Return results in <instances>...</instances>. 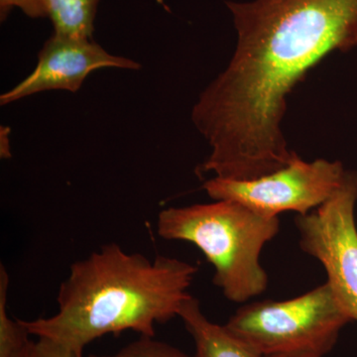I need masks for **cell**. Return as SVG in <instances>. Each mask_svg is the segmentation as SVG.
I'll return each instance as SVG.
<instances>
[{
    "mask_svg": "<svg viewBox=\"0 0 357 357\" xmlns=\"http://www.w3.org/2000/svg\"><path fill=\"white\" fill-rule=\"evenodd\" d=\"M227 6L236 51L192 112L211 149L198 173L255 180L287 166L297 154L282 130L288 96L326 56L357 47V0H250Z\"/></svg>",
    "mask_w": 357,
    "mask_h": 357,
    "instance_id": "6da1fadb",
    "label": "cell"
},
{
    "mask_svg": "<svg viewBox=\"0 0 357 357\" xmlns=\"http://www.w3.org/2000/svg\"><path fill=\"white\" fill-rule=\"evenodd\" d=\"M197 272L177 258L149 259L107 244L73 263L54 316L20 321L30 335L63 345L73 357H84L86 345L109 333L154 337L157 324L178 317Z\"/></svg>",
    "mask_w": 357,
    "mask_h": 357,
    "instance_id": "7a4b0ae2",
    "label": "cell"
},
{
    "mask_svg": "<svg viewBox=\"0 0 357 357\" xmlns=\"http://www.w3.org/2000/svg\"><path fill=\"white\" fill-rule=\"evenodd\" d=\"M279 218H268L232 201L172 206L159 213L157 231L167 241L197 246L215 267L213 283L232 303L266 291L262 249L278 234Z\"/></svg>",
    "mask_w": 357,
    "mask_h": 357,
    "instance_id": "3957f363",
    "label": "cell"
},
{
    "mask_svg": "<svg viewBox=\"0 0 357 357\" xmlns=\"http://www.w3.org/2000/svg\"><path fill=\"white\" fill-rule=\"evenodd\" d=\"M351 321L326 282L293 299L244 305L225 326L261 356L324 357Z\"/></svg>",
    "mask_w": 357,
    "mask_h": 357,
    "instance_id": "277c9868",
    "label": "cell"
},
{
    "mask_svg": "<svg viewBox=\"0 0 357 357\" xmlns=\"http://www.w3.org/2000/svg\"><path fill=\"white\" fill-rule=\"evenodd\" d=\"M345 173L340 161L305 162L296 154L287 166L269 175L249 181L213 177L203 188L215 201L236 202L264 217L284 211L305 215L333 196Z\"/></svg>",
    "mask_w": 357,
    "mask_h": 357,
    "instance_id": "5b68a950",
    "label": "cell"
},
{
    "mask_svg": "<svg viewBox=\"0 0 357 357\" xmlns=\"http://www.w3.org/2000/svg\"><path fill=\"white\" fill-rule=\"evenodd\" d=\"M357 172L347 170L332 197L295 225L301 249L325 268L335 297L357 321Z\"/></svg>",
    "mask_w": 357,
    "mask_h": 357,
    "instance_id": "8992f818",
    "label": "cell"
},
{
    "mask_svg": "<svg viewBox=\"0 0 357 357\" xmlns=\"http://www.w3.org/2000/svg\"><path fill=\"white\" fill-rule=\"evenodd\" d=\"M102 68L139 70V63L107 53L93 39L52 35L38 54L36 68L21 83L0 96V105L47 91L76 93L91 72Z\"/></svg>",
    "mask_w": 357,
    "mask_h": 357,
    "instance_id": "52a82bcc",
    "label": "cell"
},
{
    "mask_svg": "<svg viewBox=\"0 0 357 357\" xmlns=\"http://www.w3.org/2000/svg\"><path fill=\"white\" fill-rule=\"evenodd\" d=\"M178 318L182 319L194 340L196 357H262L225 326H218L208 319L198 299L192 296L183 304Z\"/></svg>",
    "mask_w": 357,
    "mask_h": 357,
    "instance_id": "ba28073f",
    "label": "cell"
},
{
    "mask_svg": "<svg viewBox=\"0 0 357 357\" xmlns=\"http://www.w3.org/2000/svg\"><path fill=\"white\" fill-rule=\"evenodd\" d=\"M54 34L75 39H93L100 0H47Z\"/></svg>",
    "mask_w": 357,
    "mask_h": 357,
    "instance_id": "9c48e42d",
    "label": "cell"
},
{
    "mask_svg": "<svg viewBox=\"0 0 357 357\" xmlns=\"http://www.w3.org/2000/svg\"><path fill=\"white\" fill-rule=\"evenodd\" d=\"M9 275L3 264L0 265V357H14L30 342V333L20 319H10L7 314V294Z\"/></svg>",
    "mask_w": 357,
    "mask_h": 357,
    "instance_id": "30bf717a",
    "label": "cell"
},
{
    "mask_svg": "<svg viewBox=\"0 0 357 357\" xmlns=\"http://www.w3.org/2000/svg\"><path fill=\"white\" fill-rule=\"evenodd\" d=\"M89 357H196L185 354L177 347L159 342L154 337H140L139 340L124 347L121 351L109 356L91 354Z\"/></svg>",
    "mask_w": 357,
    "mask_h": 357,
    "instance_id": "8fae6325",
    "label": "cell"
},
{
    "mask_svg": "<svg viewBox=\"0 0 357 357\" xmlns=\"http://www.w3.org/2000/svg\"><path fill=\"white\" fill-rule=\"evenodd\" d=\"M20 8L31 18L49 17L47 0H0V18L6 20L11 9Z\"/></svg>",
    "mask_w": 357,
    "mask_h": 357,
    "instance_id": "7c38bea8",
    "label": "cell"
},
{
    "mask_svg": "<svg viewBox=\"0 0 357 357\" xmlns=\"http://www.w3.org/2000/svg\"><path fill=\"white\" fill-rule=\"evenodd\" d=\"M35 357H73L63 345L47 338H39L34 344Z\"/></svg>",
    "mask_w": 357,
    "mask_h": 357,
    "instance_id": "4fadbf2b",
    "label": "cell"
},
{
    "mask_svg": "<svg viewBox=\"0 0 357 357\" xmlns=\"http://www.w3.org/2000/svg\"><path fill=\"white\" fill-rule=\"evenodd\" d=\"M34 344L35 342L30 340L24 349H21V351L14 357H35Z\"/></svg>",
    "mask_w": 357,
    "mask_h": 357,
    "instance_id": "5bb4252c",
    "label": "cell"
},
{
    "mask_svg": "<svg viewBox=\"0 0 357 357\" xmlns=\"http://www.w3.org/2000/svg\"><path fill=\"white\" fill-rule=\"evenodd\" d=\"M262 357H319L314 356H262Z\"/></svg>",
    "mask_w": 357,
    "mask_h": 357,
    "instance_id": "9a60e30c",
    "label": "cell"
}]
</instances>
